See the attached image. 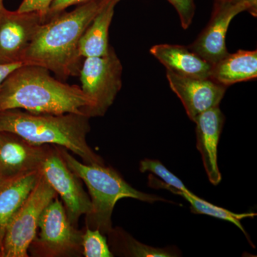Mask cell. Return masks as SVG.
I'll list each match as a JSON object with an SVG mask.
<instances>
[{
  "instance_id": "1",
  "label": "cell",
  "mask_w": 257,
  "mask_h": 257,
  "mask_svg": "<svg viewBox=\"0 0 257 257\" xmlns=\"http://www.w3.org/2000/svg\"><path fill=\"white\" fill-rule=\"evenodd\" d=\"M91 108L92 102L80 87L52 77L48 69L39 66L22 64L0 89V111L18 109L35 114L74 113L89 117Z\"/></svg>"
},
{
  "instance_id": "2",
  "label": "cell",
  "mask_w": 257,
  "mask_h": 257,
  "mask_svg": "<svg viewBox=\"0 0 257 257\" xmlns=\"http://www.w3.org/2000/svg\"><path fill=\"white\" fill-rule=\"evenodd\" d=\"M105 0H91L42 24L24 57L23 64L39 66L65 81L79 76L82 57L79 44Z\"/></svg>"
},
{
  "instance_id": "3",
  "label": "cell",
  "mask_w": 257,
  "mask_h": 257,
  "mask_svg": "<svg viewBox=\"0 0 257 257\" xmlns=\"http://www.w3.org/2000/svg\"><path fill=\"white\" fill-rule=\"evenodd\" d=\"M90 118L85 115L35 114L22 109L0 111V132L16 134L35 145L62 147L87 164L104 165L88 145Z\"/></svg>"
},
{
  "instance_id": "4",
  "label": "cell",
  "mask_w": 257,
  "mask_h": 257,
  "mask_svg": "<svg viewBox=\"0 0 257 257\" xmlns=\"http://www.w3.org/2000/svg\"><path fill=\"white\" fill-rule=\"evenodd\" d=\"M59 149L69 168L85 184L89 191L92 211L86 216V226L90 229H98L103 234L107 235L113 228V210L121 199L131 198L150 204L172 202L134 188L111 167L99 164L82 163L65 149L60 147Z\"/></svg>"
},
{
  "instance_id": "5",
  "label": "cell",
  "mask_w": 257,
  "mask_h": 257,
  "mask_svg": "<svg viewBox=\"0 0 257 257\" xmlns=\"http://www.w3.org/2000/svg\"><path fill=\"white\" fill-rule=\"evenodd\" d=\"M123 66L112 47L101 57H86L79 77L81 89L92 102L89 117L105 115L122 87Z\"/></svg>"
},
{
  "instance_id": "6",
  "label": "cell",
  "mask_w": 257,
  "mask_h": 257,
  "mask_svg": "<svg viewBox=\"0 0 257 257\" xmlns=\"http://www.w3.org/2000/svg\"><path fill=\"white\" fill-rule=\"evenodd\" d=\"M57 196L41 173L36 185L7 227L1 257L29 256V248L36 237L42 212Z\"/></svg>"
},
{
  "instance_id": "7",
  "label": "cell",
  "mask_w": 257,
  "mask_h": 257,
  "mask_svg": "<svg viewBox=\"0 0 257 257\" xmlns=\"http://www.w3.org/2000/svg\"><path fill=\"white\" fill-rule=\"evenodd\" d=\"M38 230L30 246L33 248L31 250L35 256L69 257L82 254L83 231L71 223L63 204L57 197L44 209Z\"/></svg>"
},
{
  "instance_id": "8",
  "label": "cell",
  "mask_w": 257,
  "mask_h": 257,
  "mask_svg": "<svg viewBox=\"0 0 257 257\" xmlns=\"http://www.w3.org/2000/svg\"><path fill=\"white\" fill-rule=\"evenodd\" d=\"M248 12L257 15V0H230L214 3L210 20L188 48L211 64L227 55L226 36L230 23L236 15Z\"/></svg>"
},
{
  "instance_id": "9",
  "label": "cell",
  "mask_w": 257,
  "mask_h": 257,
  "mask_svg": "<svg viewBox=\"0 0 257 257\" xmlns=\"http://www.w3.org/2000/svg\"><path fill=\"white\" fill-rule=\"evenodd\" d=\"M40 172L62 199L69 221L77 227L79 218L90 214L92 203L81 179L64 162L59 147H50Z\"/></svg>"
},
{
  "instance_id": "10",
  "label": "cell",
  "mask_w": 257,
  "mask_h": 257,
  "mask_svg": "<svg viewBox=\"0 0 257 257\" xmlns=\"http://www.w3.org/2000/svg\"><path fill=\"white\" fill-rule=\"evenodd\" d=\"M45 22L38 13L5 8L0 13V64L23 63L30 44Z\"/></svg>"
},
{
  "instance_id": "11",
  "label": "cell",
  "mask_w": 257,
  "mask_h": 257,
  "mask_svg": "<svg viewBox=\"0 0 257 257\" xmlns=\"http://www.w3.org/2000/svg\"><path fill=\"white\" fill-rule=\"evenodd\" d=\"M167 79L192 121L204 111L219 106L227 88L210 79L183 77L170 70Z\"/></svg>"
},
{
  "instance_id": "12",
  "label": "cell",
  "mask_w": 257,
  "mask_h": 257,
  "mask_svg": "<svg viewBox=\"0 0 257 257\" xmlns=\"http://www.w3.org/2000/svg\"><path fill=\"white\" fill-rule=\"evenodd\" d=\"M50 145H35L8 132H0V177L8 179L40 170Z\"/></svg>"
},
{
  "instance_id": "13",
  "label": "cell",
  "mask_w": 257,
  "mask_h": 257,
  "mask_svg": "<svg viewBox=\"0 0 257 257\" xmlns=\"http://www.w3.org/2000/svg\"><path fill=\"white\" fill-rule=\"evenodd\" d=\"M225 116L219 106L204 111L196 118L197 148L202 156L203 165L213 185L220 183L221 175L218 166L217 148Z\"/></svg>"
},
{
  "instance_id": "14",
  "label": "cell",
  "mask_w": 257,
  "mask_h": 257,
  "mask_svg": "<svg viewBox=\"0 0 257 257\" xmlns=\"http://www.w3.org/2000/svg\"><path fill=\"white\" fill-rule=\"evenodd\" d=\"M150 52L167 70L183 77L209 79L211 64L188 47L160 44L152 46Z\"/></svg>"
},
{
  "instance_id": "15",
  "label": "cell",
  "mask_w": 257,
  "mask_h": 257,
  "mask_svg": "<svg viewBox=\"0 0 257 257\" xmlns=\"http://www.w3.org/2000/svg\"><path fill=\"white\" fill-rule=\"evenodd\" d=\"M40 170L5 179L0 184V257L7 227L40 178Z\"/></svg>"
},
{
  "instance_id": "16",
  "label": "cell",
  "mask_w": 257,
  "mask_h": 257,
  "mask_svg": "<svg viewBox=\"0 0 257 257\" xmlns=\"http://www.w3.org/2000/svg\"><path fill=\"white\" fill-rule=\"evenodd\" d=\"M257 77V51L239 50L211 64L209 79L224 87Z\"/></svg>"
},
{
  "instance_id": "17",
  "label": "cell",
  "mask_w": 257,
  "mask_h": 257,
  "mask_svg": "<svg viewBox=\"0 0 257 257\" xmlns=\"http://www.w3.org/2000/svg\"><path fill=\"white\" fill-rule=\"evenodd\" d=\"M121 0H105L79 44V55L82 58L101 57L109 52V30L114 15L115 8Z\"/></svg>"
},
{
  "instance_id": "18",
  "label": "cell",
  "mask_w": 257,
  "mask_h": 257,
  "mask_svg": "<svg viewBox=\"0 0 257 257\" xmlns=\"http://www.w3.org/2000/svg\"><path fill=\"white\" fill-rule=\"evenodd\" d=\"M149 185L152 188L167 189L173 194L183 197L185 200H187L190 204L191 211L194 214L210 216L212 217L221 219V220L232 223L242 231L248 239H249V236L245 231L244 228L241 224V221L243 220V219H246V218L254 217L256 216V213L247 212L243 213V214H236V213L227 210L224 208L218 207V206L214 205L210 202H207L204 199L197 197L193 192L187 193L183 192V191L179 190V189H176L172 186L165 184L162 181L157 179L152 175L149 176Z\"/></svg>"
},
{
  "instance_id": "19",
  "label": "cell",
  "mask_w": 257,
  "mask_h": 257,
  "mask_svg": "<svg viewBox=\"0 0 257 257\" xmlns=\"http://www.w3.org/2000/svg\"><path fill=\"white\" fill-rule=\"evenodd\" d=\"M113 254L128 257H174L181 256L178 248H157L135 239L120 227L112 228L107 234Z\"/></svg>"
},
{
  "instance_id": "20",
  "label": "cell",
  "mask_w": 257,
  "mask_h": 257,
  "mask_svg": "<svg viewBox=\"0 0 257 257\" xmlns=\"http://www.w3.org/2000/svg\"><path fill=\"white\" fill-rule=\"evenodd\" d=\"M82 255L85 257L114 256L105 235L98 229L86 226L82 239Z\"/></svg>"
},
{
  "instance_id": "21",
  "label": "cell",
  "mask_w": 257,
  "mask_h": 257,
  "mask_svg": "<svg viewBox=\"0 0 257 257\" xmlns=\"http://www.w3.org/2000/svg\"><path fill=\"white\" fill-rule=\"evenodd\" d=\"M140 171L143 173L146 172H152V174L158 176L165 184L172 186L179 190L187 193H192L187 188L181 179L176 177L165 165H162L160 161L145 159L140 162Z\"/></svg>"
},
{
  "instance_id": "22",
  "label": "cell",
  "mask_w": 257,
  "mask_h": 257,
  "mask_svg": "<svg viewBox=\"0 0 257 257\" xmlns=\"http://www.w3.org/2000/svg\"><path fill=\"white\" fill-rule=\"evenodd\" d=\"M175 8L180 20L181 26L187 30L192 25L196 6L194 0H167Z\"/></svg>"
},
{
  "instance_id": "23",
  "label": "cell",
  "mask_w": 257,
  "mask_h": 257,
  "mask_svg": "<svg viewBox=\"0 0 257 257\" xmlns=\"http://www.w3.org/2000/svg\"><path fill=\"white\" fill-rule=\"evenodd\" d=\"M53 0H23L19 7L20 13H37L47 22V16Z\"/></svg>"
},
{
  "instance_id": "24",
  "label": "cell",
  "mask_w": 257,
  "mask_h": 257,
  "mask_svg": "<svg viewBox=\"0 0 257 257\" xmlns=\"http://www.w3.org/2000/svg\"><path fill=\"white\" fill-rule=\"evenodd\" d=\"M89 1L91 0H53L49 11L47 20L55 15L63 13L69 7L75 5H83Z\"/></svg>"
},
{
  "instance_id": "25",
  "label": "cell",
  "mask_w": 257,
  "mask_h": 257,
  "mask_svg": "<svg viewBox=\"0 0 257 257\" xmlns=\"http://www.w3.org/2000/svg\"><path fill=\"white\" fill-rule=\"evenodd\" d=\"M23 63H15L10 64H0V89L2 85L5 80V79L8 77V75L11 73L13 71L21 66Z\"/></svg>"
},
{
  "instance_id": "26",
  "label": "cell",
  "mask_w": 257,
  "mask_h": 257,
  "mask_svg": "<svg viewBox=\"0 0 257 257\" xmlns=\"http://www.w3.org/2000/svg\"><path fill=\"white\" fill-rule=\"evenodd\" d=\"M4 5H3V0H0V13L5 9Z\"/></svg>"
},
{
  "instance_id": "27",
  "label": "cell",
  "mask_w": 257,
  "mask_h": 257,
  "mask_svg": "<svg viewBox=\"0 0 257 257\" xmlns=\"http://www.w3.org/2000/svg\"><path fill=\"white\" fill-rule=\"evenodd\" d=\"M230 1V0H214V3H224V2Z\"/></svg>"
},
{
  "instance_id": "28",
  "label": "cell",
  "mask_w": 257,
  "mask_h": 257,
  "mask_svg": "<svg viewBox=\"0 0 257 257\" xmlns=\"http://www.w3.org/2000/svg\"><path fill=\"white\" fill-rule=\"evenodd\" d=\"M5 178H3V177H0V184H1L2 182H3V181L5 180Z\"/></svg>"
}]
</instances>
